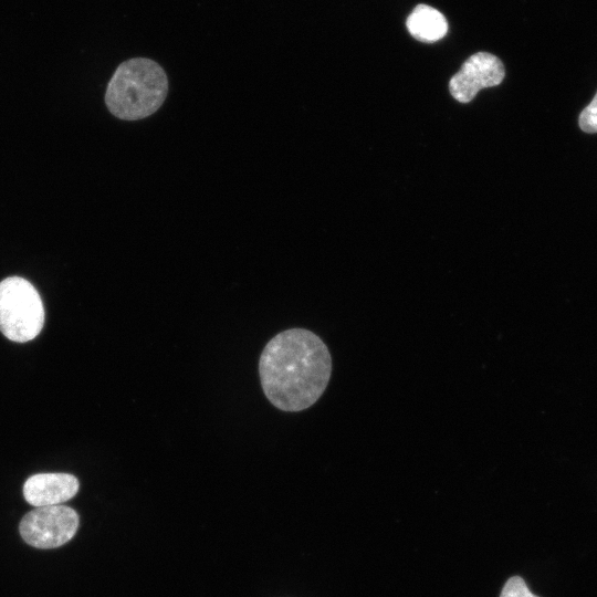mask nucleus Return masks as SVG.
I'll use <instances>...</instances> for the list:
<instances>
[{
  "instance_id": "1",
  "label": "nucleus",
  "mask_w": 597,
  "mask_h": 597,
  "mask_svg": "<svg viewBox=\"0 0 597 597\" xmlns=\"http://www.w3.org/2000/svg\"><path fill=\"white\" fill-rule=\"evenodd\" d=\"M265 397L283 411H302L325 391L332 375V357L325 343L305 328L275 335L259 360Z\"/></svg>"
},
{
  "instance_id": "2",
  "label": "nucleus",
  "mask_w": 597,
  "mask_h": 597,
  "mask_svg": "<svg viewBox=\"0 0 597 597\" xmlns=\"http://www.w3.org/2000/svg\"><path fill=\"white\" fill-rule=\"evenodd\" d=\"M168 94V77L154 60L133 57L118 65L112 75L105 103L117 118L137 121L150 116Z\"/></svg>"
},
{
  "instance_id": "3",
  "label": "nucleus",
  "mask_w": 597,
  "mask_h": 597,
  "mask_svg": "<svg viewBox=\"0 0 597 597\" xmlns=\"http://www.w3.org/2000/svg\"><path fill=\"white\" fill-rule=\"evenodd\" d=\"M44 324L40 294L25 279L7 277L0 282V332L10 341L24 343L35 338Z\"/></svg>"
},
{
  "instance_id": "4",
  "label": "nucleus",
  "mask_w": 597,
  "mask_h": 597,
  "mask_svg": "<svg viewBox=\"0 0 597 597\" xmlns=\"http://www.w3.org/2000/svg\"><path fill=\"white\" fill-rule=\"evenodd\" d=\"M78 514L65 505L36 507L19 525L24 542L36 548H55L67 543L78 527Z\"/></svg>"
},
{
  "instance_id": "5",
  "label": "nucleus",
  "mask_w": 597,
  "mask_h": 597,
  "mask_svg": "<svg viewBox=\"0 0 597 597\" xmlns=\"http://www.w3.org/2000/svg\"><path fill=\"white\" fill-rule=\"evenodd\" d=\"M504 73L499 57L488 52H478L451 77L450 93L458 102H471L480 90L500 84Z\"/></svg>"
},
{
  "instance_id": "6",
  "label": "nucleus",
  "mask_w": 597,
  "mask_h": 597,
  "mask_svg": "<svg viewBox=\"0 0 597 597\" xmlns=\"http://www.w3.org/2000/svg\"><path fill=\"white\" fill-rule=\"evenodd\" d=\"M80 482L69 473H38L23 485L25 501L35 506L60 505L72 499L78 491Z\"/></svg>"
},
{
  "instance_id": "7",
  "label": "nucleus",
  "mask_w": 597,
  "mask_h": 597,
  "mask_svg": "<svg viewBox=\"0 0 597 597\" xmlns=\"http://www.w3.org/2000/svg\"><path fill=\"white\" fill-rule=\"evenodd\" d=\"M409 33L422 42H434L443 38L448 23L441 12L427 4H418L407 19Z\"/></svg>"
},
{
  "instance_id": "8",
  "label": "nucleus",
  "mask_w": 597,
  "mask_h": 597,
  "mask_svg": "<svg viewBox=\"0 0 597 597\" xmlns=\"http://www.w3.org/2000/svg\"><path fill=\"white\" fill-rule=\"evenodd\" d=\"M500 597H538L532 594L523 578L513 576L502 588Z\"/></svg>"
},
{
  "instance_id": "9",
  "label": "nucleus",
  "mask_w": 597,
  "mask_h": 597,
  "mask_svg": "<svg viewBox=\"0 0 597 597\" xmlns=\"http://www.w3.org/2000/svg\"><path fill=\"white\" fill-rule=\"evenodd\" d=\"M579 127L586 133H597V93L579 115Z\"/></svg>"
}]
</instances>
